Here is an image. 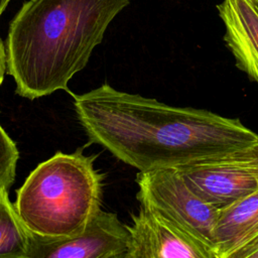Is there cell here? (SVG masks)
<instances>
[{
  "instance_id": "13",
  "label": "cell",
  "mask_w": 258,
  "mask_h": 258,
  "mask_svg": "<svg viewBox=\"0 0 258 258\" xmlns=\"http://www.w3.org/2000/svg\"><path fill=\"white\" fill-rule=\"evenodd\" d=\"M233 258H258V238L237 252Z\"/></svg>"
},
{
  "instance_id": "14",
  "label": "cell",
  "mask_w": 258,
  "mask_h": 258,
  "mask_svg": "<svg viewBox=\"0 0 258 258\" xmlns=\"http://www.w3.org/2000/svg\"><path fill=\"white\" fill-rule=\"evenodd\" d=\"M6 51L4 44L0 38V86L4 79V74L6 71Z\"/></svg>"
},
{
  "instance_id": "8",
  "label": "cell",
  "mask_w": 258,
  "mask_h": 258,
  "mask_svg": "<svg viewBox=\"0 0 258 258\" xmlns=\"http://www.w3.org/2000/svg\"><path fill=\"white\" fill-rule=\"evenodd\" d=\"M217 9L237 68L258 84V8L252 0H222Z\"/></svg>"
},
{
  "instance_id": "10",
  "label": "cell",
  "mask_w": 258,
  "mask_h": 258,
  "mask_svg": "<svg viewBox=\"0 0 258 258\" xmlns=\"http://www.w3.org/2000/svg\"><path fill=\"white\" fill-rule=\"evenodd\" d=\"M30 233L19 219L8 188H0V257L27 258Z\"/></svg>"
},
{
  "instance_id": "12",
  "label": "cell",
  "mask_w": 258,
  "mask_h": 258,
  "mask_svg": "<svg viewBox=\"0 0 258 258\" xmlns=\"http://www.w3.org/2000/svg\"><path fill=\"white\" fill-rule=\"evenodd\" d=\"M208 160H218L242 166L253 172L258 178V144L249 147L243 151Z\"/></svg>"
},
{
  "instance_id": "9",
  "label": "cell",
  "mask_w": 258,
  "mask_h": 258,
  "mask_svg": "<svg viewBox=\"0 0 258 258\" xmlns=\"http://www.w3.org/2000/svg\"><path fill=\"white\" fill-rule=\"evenodd\" d=\"M215 237L217 258H233L258 238V189L220 208Z\"/></svg>"
},
{
  "instance_id": "11",
  "label": "cell",
  "mask_w": 258,
  "mask_h": 258,
  "mask_svg": "<svg viewBox=\"0 0 258 258\" xmlns=\"http://www.w3.org/2000/svg\"><path fill=\"white\" fill-rule=\"evenodd\" d=\"M19 152L15 142L0 125V188H8L13 183Z\"/></svg>"
},
{
  "instance_id": "2",
  "label": "cell",
  "mask_w": 258,
  "mask_h": 258,
  "mask_svg": "<svg viewBox=\"0 0 258 258\" xmlns=\"http://www.w3.org/2000/svg\"><path fill=\"white\" fill-rule=\"evenodd\" d=\"M130 0H28L9 25L6 68L29 100L68 91Z\"/></svg>"
},
{
  "instance_id": "7",
  "label": "cell",
  "mask_w": 258,
  "mask_h": 258,
  "mask_svg": "<svg viewBox=\"0 0 258 258\" xmlns=\"http://www.w3.org/2000/svg\"><path fill=\"white\" fill-rule=\"evenodd\" d=\"M175 168L194 192L217 208L228 206L258 189L256 175L236 164L204 160Z\"/></svg>"
},
{
  "instance_id": "15",
  "label": "cell",
  "mask_w": 258,
  "mask_h": 258,
  "mask_svg": "<svg viewBox=\"0 0 258 258\" xmlns=\"http://www.w3.org/2000/svg\"><path fill=\"white\" fill-rule=\"evenodd\" d=\"M11 0H0V15L4 12V10L6 9V7L8 6V4L10 3Z\"/></svg>"
},
{
  "instance_id": "3",
  "label": "cell",
  "mask_w": 258,
  "mask_h": 258,
  "mask_svg": "<svg viewBox=\"0 0 258 258\" xmlns=\"http://www.w3.org/2000/svg\"><path fill=\"white\" fill-rule=\"evenodd\" d=\"M57 151L39 163L16 190L15 211L29 233L47 238L81 232L101 209L103 175L97 156Z\"/></svg>"
},
{
  "instance_id": "6",
  "label": "cell",
  "mask_w": 258,
  "mask_h": 258,
  "mask_svg": "<svg viewBox=\"0 0 258 258\" xmlns=\"http://www.w3.org/2000/svg\"><path fill=\"white\" fill-rule=\"evenodd\" d=\"M127 229L125 258H216L213 248L141 205Z\"/></svg>"
},
{
  "instance_id": "1",
  "label": "cell",
  "mask_w": 258,
  "mask_h": 258,
  "mask_svg": "<svg viewBox=\"0 0 258 258\" xmlns=\"http://www.w3.org/2000/svg\"><path fill=\"white\" fill-rule=\"evenodd\" d=\"M73 97L90 142L139 171L219 158L258 144V134L238 118L167 105L108 84Z\"/></svg>"
},
{
  "instance_id": "4",
  "label": "cell",
  "mask_w": 258,
  "mask_h": 258,
  "mask_svg": "<svg viewBox=\"0 0 258 258\" xmlns=\"http://www.w3.org/2000/svg\"><path fill=\"white\" fill-rule=\"evenodd\" d=\"M135 181L136 198L141 206L156 212L216 252L215 231L220 208L194 192L175 167L139 171Z\"/></svg>"
},
{
  "instance_id": "5",
  "label": "cell",
  "mask_w": 258,
  "mask_h": 258,
  "mask_svg": "<svg viewBox=\"0 0 258 258\" xmlns=\"http://www.w3.org/2000/svg\"><path fill=\"white\" fill-rule=\"evenodd\" d=\"M127 225L117 215L99 210L81 232L47 238L30 233L27 258H125Z\"/></svg>"
},
{
  "instance_id": "16",
  "label": "cell",
  "mask_w": 258,
  "mask_h": 258,
  "mask_svg": "<svg viewBox=\"0 0 258 258\" xmlns=\"http://www.w3.org/2000/svg\"><path fill=\"white\" fill-rule=\"evenodd\" d=\"M253 1V3L255 4V6L258 8V0H252Z\"/></svg>"
}]
</instances>
